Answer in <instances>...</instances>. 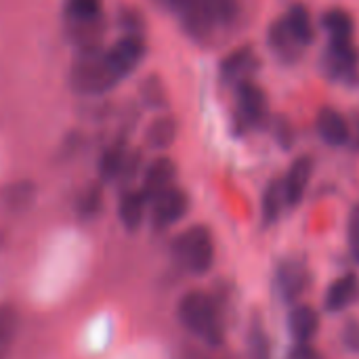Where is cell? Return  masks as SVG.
Wrapping results in <instances>:
<instances>
[{
	"label": "cell",
	"mask_w": 359,
	"mask_h": 359,
	"mask_svg": "<svg viewBox=\"0 0 359 359\" xmlns=\"http://www.w3.org/2000/svg\"><path fill=\"white\" fill-rule=\"evenodd\" d=\"M183 27L198 40L210 38L219 27L238 21V0H166Z\"/></svg>",
	"instance_id": "1"
},
{
	"label": "cell",
	"mask_w": 359,
	"mask_h": 359,
	"mask_svg": "<svg viewBox=\"0 0 359 359\" xmlns=\"http://www.w3.org/2000/svg\"><path fill=\"white\" fill-rule=\"evenodd\" d=\"M183 328L208 347H221L225 341V324L215 299L202 290L187 292L177 307Z\"/></svg>",
	"instance_id": "2"
},
{
	"label": "cell",
	"mask_w": 359,
	"mask_h": 359,
	"mask_svg": "<svg viewBox=\"0 0 359 359\" xmlns=\"http://www.w3.org/2000/svg\"><path fill=\"white\" fill-rule=\"evenodd\" d=\"M116 84H120V80L109 67L105 50H101L99 46L80 50L78 59L69 69V86L78 95H105L111 88H116Z\"/></svg>",
	"instance_id": "3"
},
{
	"label": "cell",
	"mask_w": 359,
	"mask_h": 359,
	"mask_svg": "<svg viewBox=\"0 0 359 359\" xmlns=\"http://www.w3.org/2000/svg\"><path fill=\"white\" fill-rule=\"evenodd\" d=\"M172 259L189 273H208L215 265V240L208 227L191 225L172 242Z\"/></svg>",
	"instance_id": "4"
},
{
	"label": "cell",
	"mask_w": 359,
	"mask_h": 359,
	"mask_svg": "<svg viewBox=\"0 0 359 359\" xmlns=\"http://www.w3.org/2000/svg\"><path fill=\"white\" fill-rule=\"evenodd\" d=\"M107 63L114 69V74L118 76V80L122 82L124 78H128L145 59V42L141 40L139 34H126L120 40H116L107 50H105Z\"/></svg>",
	"instance_id": "5"
},
{
	"label": "cell",
	"mask_w": 359,
	"mask_h": 359,
	"mask_svg": "<svg viewBox=\"0 0 359 359\" xmlns=\"http://www.w3.org/2000/svg\"><path fill=\"white\" fill-rule=\"evenodd\" d=\"M149 204H151V223L158 229L172 227L189 210V198H187V194L183 189L175 187V185L168 187L166 191L158 194L154 200H149Z\"/></svg>",
	"instance_id": "6"
},
{
	"label": "cell",
	"mask_w": 359,
	"mask_h": 359,
	"mask_svg": "<svg viewBox=\"0 0 359 359\" xmlns=\"http://www.w3.org/2000/svg\"><path fill=\"white\" fill-rule=\"evenodd\" d=\"M311 284V273L303 261L286 259L276 269V290L284 303H294Z\"/></svg>",
	"instance_id": "7"
},
{
	"label": "cell",
	"mask_w": 359,
	"mask_h": 359,
	"mask_svg": "<svg viewBox=\"0 0 359 359\" xmlns=\"http://www.w3.org/2000/svg\"><path fill=\"white\" fill-rule=\"evenodd\" d=\"M238 109L240 116L246 124L250 126H259L265 118H267V97L263 93V88H259L257 84L242 80L238 82Z\"/></svg>",
	"instance_id": "8"
},
{
	"label": "cell",
	"mask_w": 359,
	"mask_h": 359,
	"mask_svg": "<svg viewBox=\"0 0 359 359\" xmlns=\"http://www.w3.org/2000/svg\"><path fill=\"white\" fill-rule=\"evenodd\" d=\"M311 175H313V160L309 156H299L290 164L286 179L282 181L286 206H299L301 204V200L305 198L307 185L311 181Z\"/></svg>",
	"instance_id": "9"
},
{
	"label": "cell",
	"mask_w": 359,
	"mask_h": 359,
	"mask_svg": "<svg viewBox=\"0 0 359 359\" xmlns=\"http://www.w3.org/2000/svg\"><path fill=\"white\" fill-rule=\"evenodd\" d=\"M175 177H177V166L170 158L160 156L156 160H151L143 172V187L141 191L145 194L147 200H154L158 194L166 191L168 187L175 185Z\"/></svg>",
	"instance_id": "10"
},
{
	"label": "cell",
	"mask_w": 359,
	"mask_h": 359,
	"mask_svg": "<svg viewBox=\"0 0 359 359\" xmlns=\"http://www.w3.org/2000/svg\"><path fill=\"white\" fill-rule=\"evenodd\" d=\"M316 126H318L320 139L326 145H330V147H343L349 141V137H351L347 118L341 111H337L334 107H324L318 114Z\"/></svg>",
	"instance_id": "11"
},
{
	"label": "cell",
	"mask_w": 359,
	"mask_h": 359,
	"mask_svg": "<svg viewBox=\"0 0 359 359\" xmlns=\"http://www.w3.org/2000/svg\"><path fill=\"white\" fill-rule=\"evenodd\" d=\"M359 294V280L355 273H343L339 276L326 290L324 297V307L330 313H341L345 311Z\"/></svg>",
	"instance_id": "12"
},
{
	"label": "cell",
	"mask_w": 359,
	"mask_h": 359,
	"mask_svg": "<svg viewBox=\"0 0 359 359\" xmlns=\"http://www.w3.org/2000/svg\"><path fill=\"white\" fill-rule=\"evenodd\" d=\"M320 330V313L311 305H294L288 313V332L294 343H311Z\"/></svg>",
	"instance_id": "13"
},
{
	"label": "cell",
	"mask_w": 359,
	"mask_h": 359,
	"mask_svg": "<svg viewBox=\"0 0 359 359\" xmlns=\"http://www.w3.org/2000/svg\"><path fill=\"white\" fill-rule=\"evenodd\" d=\"M282 21H284V25H286L290 38H292L301 48H305V46H309V44L313 42V38H316V34H313V21H311L309 8H307L305 4L294 2V4L286 11V15L282 17Z\"/></svg>",
	"instance_id": "14"
},
{
	"label": "cell",
	"mask_w": 359,
	"mask_h": 359,
	"mask_svg": "<svg viewBox=\"0 0 359 359\" xmlns=\"http://www.w3.org/2000/svg\"><path fill=\"white\" fill-rule=\"evenodd\" d=\"M179 135V124L175 120V116L170 114H160L156 116L147 128H145V143L154 149V151H164L168 149Z\"/></svg>",
	"instance_id": "15"
},
{
	"label": "cell",
	"mask_w": 359,
	"mask_h": 359,
	"mask_svg": "<svg viewBox=\"0 0 359 359\" xmlns=\"http://www.w3.org/2000/svg\"><path fill=\"white\" fill-rule=\"evenodd\" d=\"M359 63V55L353 42L347 44H328L326 48V67L334 78H349Z\"/></svg>",
	"instance_id": "16"
},
{
	"label": "cell",
	"mask_w": 359,
	"mask_h": 359,
	"mask_svg": "<svg viewBox=\"0 0 359 359\" xmlns=\"http://www.w3.org/2000/svg\"><path fill=\"white\" fill-rule=\"evenodd\" d=\"M147 204L149 200L145 198V194L139 189H133V191H126L118 204V217H120V223L128 229V231H137L145 219V210H147Z\"/></svg>",
	"instance_id": "17"
},
{
	"label": "cell",
	"mask_w": 359,
	"mask_h": 359,
	"mask_svg": "<svg viewBox=\"0 0 359 359\" xmlns=\"http://www.w3.org/2000/svg\"><path fill=\"white\" fill-rule=\"evenodd\" d=\"M322 27L328 32L330 44L353 42V19L345 8H330L322 15Z\"/></svg>",
	"instance_id": "18"
},
{
	"label": "cell",
	"mask_w": 359,
	"mask_h": 359,
	"mask_svg": "<svg viewBox=\"0 0 359 359\" xmlns=\"http://www.w3.org/2000/svg\"><path fill=\"white\" fill-rule=\"evenodd\" d=\"M284 206H286L284 187L280 181H271L261 196V221H263V225L265 227L273 225L280 219Z\"/></svg>",
	"instance_id": "19"
},
{
	"label": "cell",
	"mask_w": 359,
	"mask_h": 359,
	"mask_svg": "<svg viewBox=\"0 0 359 359\" xmlns=\"http://www.w3.org/2000/svg\"><path fill=\"white\" fill-rule=\"evenodd\" d=\"M101 0H65V19L69 25H90L101 19Z\"/></svg>",
	"instance_id": "20"
},
{
	"label": "cell",
	"mask_w": 359,
	"mask_h": 359,
	"mask_svg": "<svg viewBox=\"0 0 359 359\" xmlns=\"http://www.w3.org/2000/svg\"><path fill=\"white\" fill-rule=\"evenodd\" d=\"M269 46H271V50L280 57V59H284V61H294L299 55H301V46L290 38V34H288V29H286V25H284V21L280 19V21H273L271 23V27H269Z\"/></svg>",
	"instance_id": "21"
},
{
	"label": "cell",
	"mask_w": 359,
	"mask_h": 359,
	"mask_svg": "<svg viewBox=\"0 0 359 359\" xmlns=\"http://www.w3.org/2000/svg\"><path fill=\"white\" fill-rule=\"evenodd\" d=\"M255 65V55L252 50L246 48H238L236 53L227 55L221 63V76L227 82H242V76H246V72H250V67Z\"/></svg>",
	"instance_id": "22"
},
{
	"label": "cell",
	"mask_w": 359,
	"mask_h": 359,
	"mask_svg": "<svg viewBox=\"0 0 359 359\" xmlns=\"http://www.w3.org/2000/svg\"><path fill=\"white\" fill-rule=\"evenodd\" d=\"M246 358L271 359V339L261 320H255L246 334Z\"/></svg>",
	"instance_id": "23"
},
{
	"label": "cell",
	"mask_w": 359,
	"mask_h": 359,
	"mask_svg": "<svg viewBox=\"0 0 359 359\" xmlns=\"http://www.w3.org/2000/svg\"><path fill=\"white\" fill-rule=\"evenodd\" d=\"M128 162V154L124 149V145H111L99 160V175L103 181H114L118 177H122L124 168Z\"/></svg>",
	"instance_id": "24"
},
{
	"label": "cell",
	"mask_w": 359,
	"mask_h": 359,
	"mask_svg": "<svg viewBox=\"0 0 359 359\" xmlns=\"http://www.w3.org/2000/svg\"><path fill=\"white\" fill-rule=\"evenodd\" d=\"M17 334V316L11 307H0V359L8 355Z\"/></svg>",
	"instance_id": "25"
},
{
	"label": "cell",
	"mask_w": 359,
	"mask_h": 359,
	"mask_svg": "<svg viewBox=\"0 0 359 359\" xmlns=\"http://www.w3.org/2000/svg\"><path fill=\"white\" fill-rule=\"evenodd\" d=\"M141 97L145 101V105L154 107V109H162L166 105V88L162 84V80L158 76H149L143 80L141 84Z\"/></svg>",
	"instance_id": "26"
},
{
	"label": "cell",
	"mask_w": 359,
	"mask_h": 359,
	"mask_svg": "<svg viewBox=\"0 0 359 359\" xmlns=\"http://www.w3.org/2000/svg\"><path fill=\"white\" fill-rule=\"evenodd\" d=\"M347 244H349V255L351 259L359 263V204H355L349 212L347 221Z\"/></svg>",
	"instance_id": "27"
},
{
	"label": "cell",
	"mask_w": 359,
	"mask_h": 359,
	"mask_svg": "<svg viewBox=\"0 0 359 359\" xmlns=\"http://www.w3.org/2000/svg\"><path fill=\"white\" fill-rule=\"evenodd\" d=\"M341 343L347 353L359 355V320L345 322V326L341 330Z\"/></svg>",
	"instance_id": "28"
},
{
	"label": "cell",
	"mask_w": 359,
	"mask_h": 359,
	"mask_svg": "<svg viewBox=\"0 0 359 359\" xmlns=\"http://www.w3.org/2000/svg\"><path fill=\"white\" fill-rule=\"evenodd\" d=\"M101 208V194L97 189H90L88 194H84L82 204H80V215L82 217H93L97 215Z\"/></svg>",
	"instance_id": "29"
},
{
	"label": "cell",
	"mask_w": 359,
	"mask_h": 359,
	"mask_svg": "<svg viewBox=\"0 0 359 359\" xmlns=\"http://www.w3.org/2000/svg\"><path fill=\"white\" fill-rule=\"evenodd\" d=\"M286 359H322V355L311 343H294V347L288 351Z\"/></svg>",
	"instance_id": "30"
},
{
	"label": "cell",
	"mask_w": 359,
	"mask_h": 359,
	"mask_svg": "<svg viewBox=\"0 0 359 359\" xmlns=\"http://www.w3.org/2000/svg\"><path fill=\"white\" fill-rule=\"evenodd\" d=\"M276 139L280 141V145H282L284 149H288V147L292 145V141H294V130H292V126L288 124V120H280V122L276 124Z\"/></svg>",
	"instance_id": "31"
}]
</instances>
